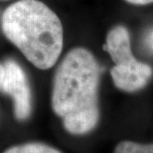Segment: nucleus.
<instances>
[{
  "mask_svg": "<svg viewBox=\"0 0 153 153\" xmlns=\"http://www.w3.org/2000/svg\"><path fill=\"white\" fill-rule=\"evenodd\" d=\"M100 69L94 55L85 48L68 52L58 67L52 91V108L68 132H91L100 119Z\"/></svg>",
  "mask_w": 153,
  "mask_h": 153,
  "instance_id": "obj_1",
  "label": "nucleus"
},
{
  "mask_svg": "<svg viewBox=\"0 0 153 153\" xmlns=\"http://www.w3.org/2000/svg\"><path fill=\"white\" fill-rule=\"evenodd\" d=\"M2 31L27 60L40 70L57 63L64 44L60 18L39 0H19L8 6L1 18Z\"/></svg>",
  "mask_w": 153,
  "mask_h": 153,
  "instance_id": "obj_2",
  "label": "nucleus"
},
{
  "mask_svg": "<svg viewBox=\"0 0 153 153\" xmlns=\"http://www.w3.org/2000/svg\"><path fill=\"white\" fill-rule=\"evenodd\" d=\"M4 75L1 90L13 100L14 115L18 120L29 118L32 111L31 91L25 72L17 62L7 60L3 64Z\"/></svg>",
  "mask_w": 153,
  "mask_h": 153,
  "instance_id": "obj_3",
  "label": "nucleus"
},
{
  "mask_svg": "<svg viewBox=\"0 0 153 153\" xmlns=\"http://www.w3.org/2000/svg\"><path fill=\"white\" fill-rule=\"evenodd\" d=\"M105 50L116 66L134 67L141 63L133 56L129 32L124 26L117 25L109 30L106 36Z\"/></svg>",
  "mask_w": 153,
  "mask_h": 153,
  "instance_id": "obj_4",
  "label": "nucleus"
},
{
  "mask_svg": "<svg viewBox=\"0 0 153 153\" xmlns=\"http://www.w3.org/2000/svg\"><path fill=\"white\" fill-rule=\"evenodd\" d=\"M111 75L114 85L124 91H136L144 88L151 78V67L144 63L138 66H114L111 70Z\"/></svg>",
  "mask_w": 153,
  "mask_h": 153,
  "instance_id": "obj_5",
  "label": "nucleus"
},
{
  "mask_svg": "<svg viewBox=\"0 0 153 153\" xmlns=\"http://www.w3.org/2000/svg\"><path fill=\"white\" fill-rule=\"evenodd\" d=\"M4 153H62L58 149L44 143L32 142L15 145L8 148Z\"/></svg>",
  "mask_w": 153,
  "mask_h": 153,
  "instance_id": "obj_6",
  "label": "nucleus"
},
{
  "mask_svg": "<svg viewBox=\"0 0 153 153\" xmlns=\"http://www.w3.org/2000/svg\"><path fill=\"white\" fill-rule=\"evenodd\" d=\"M114 153H153V143L142 144L133 141H121L114 148Z\"/></svg>",
  "mask_w": 153,
  "mask_h": 153,
  "instance_id": "obj_7",
  "label": "nucleus"
},
{
  "mask_svg": "<svg viewBox=\"0 0 153 153\" xmlns=\"http://www.w3.org/2000/svg\"><path fill=\"white\" fill-rule=\"evenodd\" d=\"M143 43H144V46L146 49H148V50L153 52V28L148 30V31L145 33L144 38H143Z\"/></svg>",
  "mask_w": 153,
  "mask_h": 153,
  "instance_id": "obj_8",
  "label": "nucleus"
},
{
  "mask_svg": "<svg viewBox=\"0 0 153 153\" xmlns=\"http://www.w3.org/2000/svg\"><path fill=\"white\" fill-rule=\"evenodd\" d=\"M125 1L134 5H146L153 3V0H125Z\"/></svg>",
  "mask_w": 153,
  "mask_h": 153,
  "instance_id": "obj_9",
  "label": "nucleus"
},
{
  "mask_svg": "<svg viewBox=\"0 0 153 153\" xmlns=\"http://www.w3.org/2000/svg\"><path fill=\"white\" fill-rule=\"evenodd\" d=\"M3 75H4V68H3V64L0 63V90H1V84L3 79Z\"/></svg>",
  "mask_w": 153,
  "mask_h": 153,
  "instance_id": "obj_10",
  "label": "nucleus"
},
{
  "mask_svg": "<svg viewBox=\"0 0 153 153\" xmlns=\"http://www.w3.org/2000/svg\"><path fill=\"white\" fill-rule=\"evenodd\" d=\"M2 1H6V0H2Z\"/></svg>",
  "mask_w": 153,
  "mask_h": 153,
  "instance_id": "obj_11",
  "label": "nucleus"
}]
</instances>
